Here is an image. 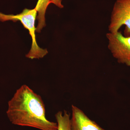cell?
<instances>
[{
	"label": "cell",
	"mask_w": 130,
	"mask_h": 130,
	"mask_svg": "<svg viewBox=\"0 0 130 130\" xmlns=\"http://www.w3.org/2000/svg\"><path fill=\"white\" fill-rule=\"evenodd\" d=\"M42 98L26 85L16 90L8 103L7 114L12 124L41 130H58L57 123L46 117Z\"/></svg>",
	"instance_id": "1"
},
{
	"label": "cell",
	"mask_w": 130,
	"mask_h": 130,
	"mask_svg": "<svg viewBox=\"0 0 130 130\" xmlns=\"http://www.w3.org/2000/svg\"><path fill=\"white\" fill-rule=\"evenodd\" d=\"M37 14V11L35 8L32 9L25 8L21 13L16 15H6L0 12V21H20L24 27L29 31L32 39V44L30 50L26 56L31 59L43 58L48 53L47 49L40 48L37 42L35 34L36 30L35 27V21Z\"/></svg>",
	"instance_id": "2"
},
{
	"label": "cell",
	"mask_w": 130,
	"mask_h": 130,
	"mask_svg": "<svg viewBox=\"0 0 130 130\" xmlns=\"http://www.w3.org/2000/svg\"><path fill=\"white\" fill-rule=\"evenodd\" d=\"M123 25L125 26L124 36H130V0H116L113 7L110 23L109 32L119 31Z\"/></svg>",
	"instance_id": "3"
},
{
	"label": "cell",
	"mask_w": 130,
	"mask_h": 130,
	"mask_svg": "<svg viewBox=\"0 0 130 130\" xmlns=\"http://www.w3.org/2000/svg\"><path fill=\"white\" fill-rule=\"evenodd\" d=\"M108 48L119 63L130 67V36L125 37L121 32L106 34Z\"/></svg>",
	"instance_id": "4"
},
{
	"label": "cell",
	"mask_w": 130,
	"mask_h": 130,
	"mask_svg": "<svg viewBox=\"0 0 130 130\" xmlns=\"http://www.w3.org/2000/svg\"><path fill=\"white\" fill-rule=\"evenodd\" d=\"M71 130H105L91 120L79 108L72 105Z\"/></svg>",
	"instance_id": "5"
},
{
	"label": "cell",
	"mask_w": 130,
	"mask_h": 130,
	"mask_svg": "<svg viewBox=\"0 0 130 130\" xmlns=\"http://www.w3.org/2000/svg\"><path fill=\"white\" fill-rule=\"evenodd\" d=\"M51 3L50 0H38L35 8L37 11L38 15L37 19L38 21V24L36 28V31L41 32L43 27L46 26L45 15L47 8Z\"/></svg>",
	"instance_id": "6"
},
{
	"label": "cell",
	"mask_w": 130,
	"mask_h": 130,
	"mask_svg": "<svg viewBox=\"0 0 130 130\" xmlns=\"http://www.w3.org/2000/svg\"><path fill=\"white\" fill-rule=\"evenodd\" d=\"M58 130H71V118L70 114L64 111V112L59 111L55 115Z\"/></svg>",
	"instance_id": "7"
},
{
	"label": "cell",
	"mask_w": 130,
	"mask_h": 130,
	"mask_svg": "<svg viewBox=\"0 0 130 130\" xmlns=\"http://www.w3.org/2000/svg\"><path fill=\"white\" fill-rule=\"evenodd\" d=\"M50 1L51 3H53L59 8H62L64 7V6L61 3L62 0H50Z\"/></svg>",
	"instance_id": "8"
}]
</instances>
